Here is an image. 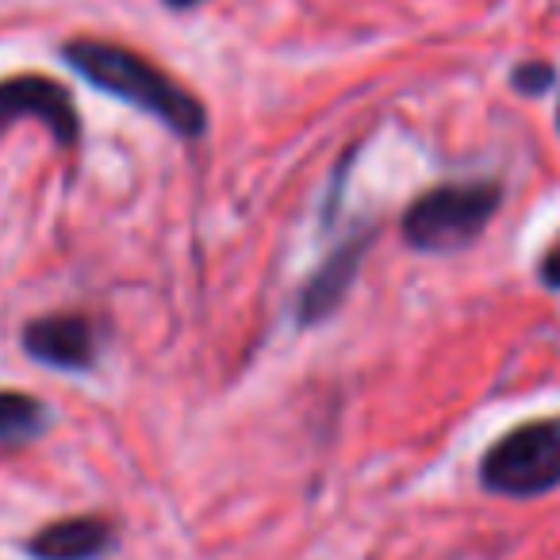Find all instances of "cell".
<instances>
[{
  "instance_id": "cell-2",
  "label": "cell",
  "mask_w": 560,
  "mask_h": 560,
  "mask_svg": "<svg viewBox=\"0 0 560 560\" xmlns=\"http://www.w3.org/2000/svg\"><path fill=\"white\" fill-rule=\"evenodd\" d=\"M495 208H499V188L491 180L430 188L427 196H419L407 208L404 234L411 246L427 249V254H445V249L468 246L488 226Z\"/></svg>"
},
{
  "instance_id": "cell-4",
  "label": "cell",
  "mask_w": 560,
  "mask_h": 560,
  "mask_svg": "<svg viewBox=\"0 0 560 560\" xmlns=\"http://www.w3.org/2000/svg\"><path fill=\"white\" fill-rule=\"evenodd\" d=\"M39 119L58 142L78 139V108H73L70 93L50 78H12L0 81V131L12 127L16 119Z\"/></svg>"
},
{
  "instance_id": "cell-11",
  "label": "cell",
  "mask_w": 560,
  "mask_h": 560,
  "mask_svg": "<svg viewBox=\"0 0 560 560\" xmlns=\"http://www.w3.org/2000/svg\"><path fill=\"white\" fill-rule=\"evenodd\" d=\"M173 9H192V4H200V0H170Z\"/></svg>"
},
{
  "instance_id": "cell-3",
  "label": "cell",
  "mask_w": 560,
  "mask_h": 560,
  "mask_svg": "<svg viewBox=\"0 0 560 560\" xmlns=\"http://www.w3.org/2000/svg\"><path fill=\"white\" fill-rule=\"evenodd\" d=\"M495 495H545L560 483V419L526 422L488 450L480 468Z\"/></svg>"
},
{
  "instance_id": "cell-8",
  "label": "cell",
  "mask_w": 560,
  "mask_h": 560,
  "mask_svg": "<svg viewBox=\"0 0 560 560\" xmlns=\"http://www.w3.org/2000/svg\"><path fill=\"white\" fill-rule=\"evenodd\" d=\"M47 427V407L24 392H0V442H32Z\"/></svg>"
},
{
  "instance_id": "cell-7",
  "label": "cell",
  "mask_w": 560,
  "mask_h": 560,
  "mask_svg": "<svg viewBox=\"0 0 560 560\" xmlns=\"http://www.w3.org/2000/svg\"><path fill=\"white\" fill-rule=\"evenodd\" d=\"M361 254H365V238L342 246L319 272H315V280L307 284L304 300H300V319L315 323V319H327V315L335 312L338 300H342L346 289L353 284V272H358Z\"/></svg>"
},
{
  "instance_id": "cell-10",
  "label": "cell",
  "mask_w": 560,
  "mask_h": 560,
  "mask_svg": "<svg viewBox=\"0 0 560 560\" xmlns=\"http://www.w3.org/2000/svg\"><path fill=\"white\" fill-rule=\"evenodd\" d=\"M541 280L549 289H560V246H552L549 257L541 261Z\"/></svg>"
},
{
  "instance_id": "cell-9",
  "label": "cell",
  "mask_w": 560,
  "mask_h": 560,
  "mask_svg": "<svg viewBox=\"0 0 560 560\" xmlns=\"http://www.w3.org/2000/svg\"><path fill=\"white\" fill-rule=\"evenodd\" d=\"M552 81H557V73H552V66H545V62H522L518 73H514V89L526 96L545 93Z\"/></svg>"
},
{
  "instance_id": "cell-6",
  "label": "cell",
  "mask_w": 560,
  "mask_h": 560,
  "mask_svg": "<svg viewBox=\"0 0 560 560\" xmlns=\"http://www.w3.org/2000/svg\"><path fill=\"white\" fill-rule=\"evenodd\" d=\"M112 545V526L101 518H62L27 541L35 560H96Z\"/></svg>"
},
{
  "instance_id": "cell-5",
  "label": "cell",
  "mask_w": 560,
  "mask_h": 560,
  "mask_svg": "<svg viewBox=\"0 0 560 560\" xmlns=\"http://www.w3.org/2000/svg\"><path fill=\"white\" fill-rule=\"evenodd\" d=\"M24 346L35 361L55 369H89L96 353V338L81 315H47L24 330Z\"/></svg>"
},
{
  "instance_id": "cell-1",
  "label": "cell",
  "mask_w": 560,
  "mask_h": 560,
  "mask_svg": "<svg viewBox=\"0 0 560 560\" xmlns=\"http://www.w3.org/2000/svg\"><path fill=\"white\" fill-rule=\"evenodd\" d=\"M66 62L89 81V85L104 89L116 101H127L135 108L150 112L154 119H162L170 131L196 139L203 135V116L200 101L188 96L185 89L173 78H165L162 70L147 62V58L131 55L124 47H112V43H96V39H78L66 47Z\"/></svg>"
}]
</instances>
